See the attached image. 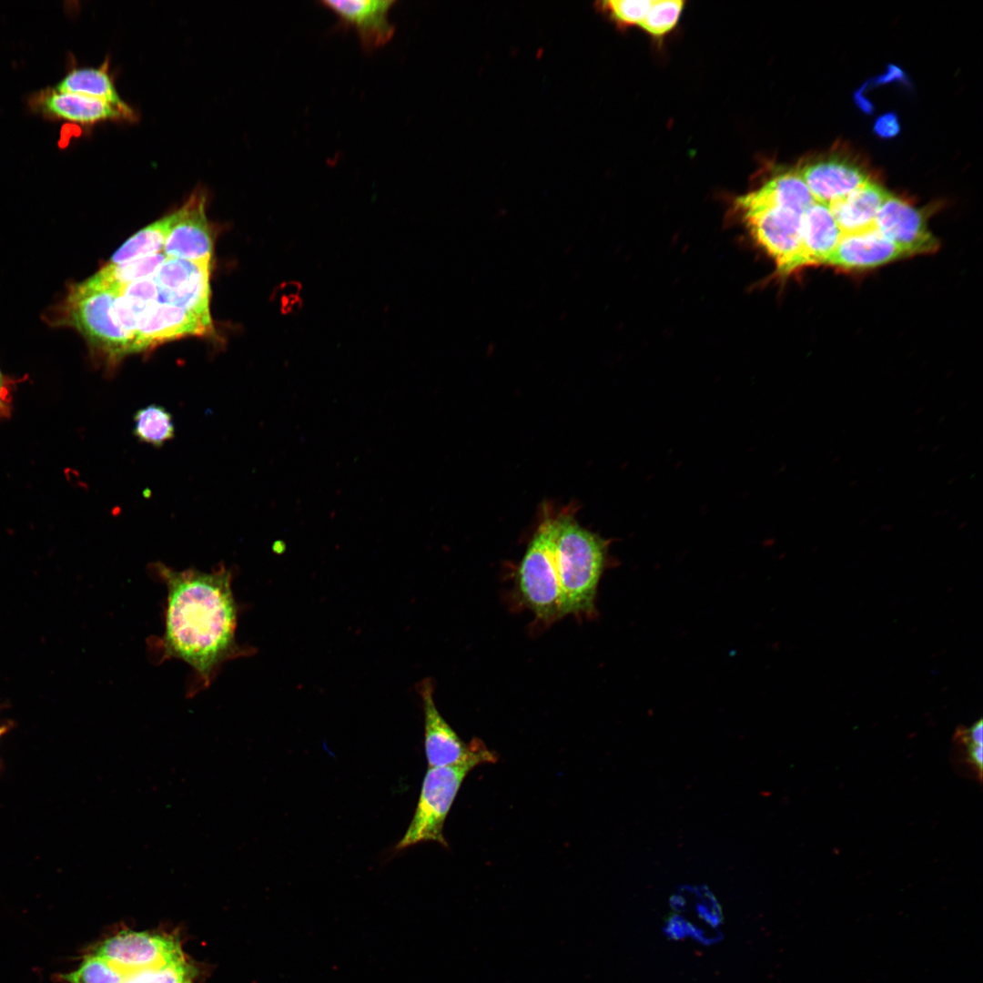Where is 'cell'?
Segmentation results:
<instances>
[{"instance_id":"cell-32","label":"cell","mask_w":983,"mask_h":983,"mask_svg":"<svg viewBox=\"0 0 983 983\" xmlns=\"http://www.w3.org/2000/svg\"><path fill=\"white\" fill-rule=\"evenodd\" d=\"M11 395L7 380L0 371V411L3 416L9 413Z\"/></svg>"},{"instance_id":"cell-11","label":"cell","mask_w":983,"mask_h":983,"mask_svg":"<svg viewBox=\"0 0 983 983\" xmlns=\"http://www.w3.org/2000/svg\"><path fill=\"white\" fill-rule=\"evenodd\" d=\"M212 320L167 304L153 302L140 318L133 336L131 353L185 336H211Z\"/></svg>"},{"instance_id":"cell-23","label":"cell","mask_w":983,"mask_h":983,"mask_svg":"<svg viewBox=\"0 0 983 983\" xmlns=\"http://www.w3.org/2000/svg\"><path fill=\"white\" fill-rule=\"evenodd\" d=\"M167 258L161 252L124 263H107L92 278L98 283L119 292L120 289L135 281L153 277Z\"/></svg>"},{"instance_id":"cell-22","label":"cell","mask_w":983,"mask_h":983,"mask_svg":"<svg viewBox=\"0 0 983 983\" xmlns=\"http://www.w3.org/2000/svg\"><path fill=\"white\" fill-rule=\"evenodd\" d=\"M173 212L143 228L112 255L109 264H119L161 253L173 222Z\"/></svg>"},{"instance_id":"cell-7","label":"cell","mask_w":983,"mask_h":983,"mask_svg":"<svg viewBox=\"0 0 983 983\" xmlns=\"http://www.w3.org/2000/svg\"><path fill=\"white\" fill-rule=\"evenodd\" d=\"M211 260L167 258L154 274L157 301L191 311L211 320Z\"/></svg>"},{"instance_id":"cell-6","label":"cell","mask_w":983,"mask_h":983,"mask_svg":"<svg viewBox=\"0 0 983 983\" xmlns=\"http://www.w3.org/2000/svg\"><path fill=\"white\" fill-rule=\"evenodd\" d=\"M424 717V750L429 767L452 766L467 762L493 764L496 754L478 738L463 742L439 712L434 702V683L425 678L416 684Z\"/></svg>"},{"instance_id":"cell-14","label":"cell","mask_w":983,"mask_h":983,"mask_svg":"<svg viewBox=\"0 0 983 983\" xmlns=\"http://www.w3.org/2000/svg\"><path fill=\"white\" fill-rule=\"evenodd\" d=\"M841 238L842 232L828 206L814 202L803 214L799 249L782 276L807 266L825 264Z\"/></svg>"},{"instance_id":"cell-18","label":"cell","mask_w":983,"mask_h":983,"mask_svg":"<svg viewBox=\"0 0 983 983\" xmlns=\"http://www.w3.org/2000/svg\"><path fill=\"white\" fill-rule=\"evenodd\" d=\"M35 104L48 117L82 125L125 118L118 109L102 100L54 88L39 95Z\"/></svg>"},{"instance_id":"cell-2","label":"cell","mask_w":983,"mask_h":983,"mask_svg":"<svg viewBox=\"0 0 983 983\" xmlns=\"http://www.w3.org/2000/svg\"><path fill=\"white\" fill-rule=\"evenodd\" d=\"M574 509H562L556 542V565L561 591V617L596 614L595 599L605 570L608 542L582 527Z\"/></svg>"},{"instance_id":"cell-4","label":"cell","mask_w":983,"mask_h":983,"mask_svg":"<svg viewBox=\"0 0 983 983\" xmlns=\"http://www.w3.org/2000/svg\"><path fill=\"white\" fill-rule=\"evenodd\" d=\"M562 509L547 506L518 566L521 599L535 616L552 623L561 617V591L556 565V542Z\"/></svg>"},{"instance_id":"cell-12","label":"cell","mask_w":983,"mask_h":983,"mask_svg":"<svg viewBox=\"0 0 983 983\" xmlns=\"http://www.w3.org/2000/svg\"><path fill=\"white\" fill-rule=\"evenodd\" d=\"M875 228L909 256L931 253L938 247L921 213L890 194L877 214Z\"/></svg>"},{"instance_id":"cell-25","label":"cell","mask_w":983,"mask_h":983,"mask_svg":"<svg viewBox=\"0 0 983 983\" xmlns=\"http://www.w3.org/2000/svg\"><path fill=\"white\" fill-rule=\"evenodd\" d=\"M195 975V968L183 957L126 974L124 983H193Z\"/></svg>"},{"instance_id":"cell-24","label":"cell","mask_w":983,"mask_h":983,"mask_svg":"<svg viewBox=\"0 0 983 983\" xmlns=\"http://www.w3.org/2000/svg\"><path fill=\"white\" fill-rule=\"evenodd\" d=\"M133 434L140 441L157 448L175 436L171 413L163 406L150 404L134 414Z\"/></svg>"},{"instance_id":"cell-31","label":"cell","mask_w":983,"mask_h":983,"mask_svg":"<svg viewBox=\"0 0 983 983\" xmlns=\"http://www.w3.org/2000/svg\"><path fill=\"white\" fill-rule=\"evenodd\" d=\"M967 745L968 762L978 771L979 777H981L982 765H983V747L982 745H977L972 743H964Z\"/></svg>"},{"instance_id":"cell-29","label":"cell","mask_w":983,"mask_h":983,"mask_svg":"<svg viewBox=\"0 0 983 983\" xmlns=\"http://www.w3.org/2000/svg\"><path fill=\"white\" fill-rule=\"evenodd\" d=\"M960 737L962 743H972L977 745L983 744V725L982 720L979 719L974 723L969 728L960 730V734L958 735Z\"/></svg>"},{"instance_id":"cell-5","label":"cell","mask_w":983,"mask_h":983,"mask_svg":"<svg viewBox=\"0 0 983 983\" xmlns=\"http://www.w3.org/2000/svg\"><path fill=\"white\" fill-rule=\"evenodd\" d=\"M477 765H480L471 761L452 766L428 768L413 817L395 850H403L427 841L448 846L443 835L446 818L464 778Z\"/></svg>"},{"instance_id":"cell-15","label":"cell","mask_w":983,"mask_h":983,"mask_svg":"<svg viewBox=\"0 0 983 983\" xmlns=\"http://www.w3.org/2000/svg\"><path fill=\"white\" fill-rule=\"evenodd\" d=\"M799 176L816 202L828 206L868 181L867 175L851 161L828 157L806 165Z\"/></svg>"},{"instance_id":"cell-10","label":"cell","mask_w":983,"mask_h":983,"mask_svg":"<svg viewBox=\"0 0 983 983\" xmlns=\"http://www.w3.org/2000/svg\"><path fill=\"white\" fill-rule=\"evenodd\" d=\"M205 207V195L196 191L173 212V222L163 248L167 258L211 260L214 238Z\"/></svg>"},{"instance_id":"cell-8","label":"cell","mask_w":983,"mask_h":983,"mask_svg":"<svg viewBox=\"0 0 983 983\" xmlns=\"http://www.w3.org/2000/svg\"><path fill=\"white\" fill-rule=\"evenodd\" d=\"M92 954L105 958L125 976L184 957L174 937L138 931H121L99 944Z\"/></svg>"},{"instance_id":"cell-16","label":"cell","mask_w":983,"mask_h":983,"mask_svg":"<svg viewBox=\"0 0 983 983\" xmlns=\"http://www.w3.org/2000/svg\"><path fill=\"white\" fill-rule=\"evenodd\" d=\"M907 256L902 248L873 228L843 235L825 264L844 269H864Z\"/></svg>"},{"instance_id":"cell-1","label":"cell","mask_w":983,"mask_h":983,"mask_svg":"<svg viewBox=\"0 0 983 983\" xmlns=\"http://www.w3.org/2000/svg\"><path fill=\"white\" fill-rule=\"evenodd\" d=\"M156 570L167 592L164 655L187 663L208 685L224 662L247 654L236 640L238 606L232 573L225 567L212 573L174 571L160 563Z\"/></svg>"},{"instance_id":"cell-30","label":"cell","mask_w":983,"mask_h":983,"mask_svg":"<svg viewBox=\"0 0 983 983\" xmlns=\"http://www.w3.org/2000/svg\"><path fill=\"white\" fill-rule=\"evenodd\" d=\"M897 123L895 116H883L876 123V131L883 137H890L897 133Z\"/></svg>"},{"instance_id":"cell-13","label":"cell","mask_w":983,"mask_h":983,"mask_svg":"<svg viewBox=\"0 0 983 983\" xmlns=\"http://www.w3.org/2000/svg\"><path fill=\"white\" fill-rule=\"evenodd\" d=\"M320 4L332 11L344 25L355 29L366 51L385 46L394 35L390 12L395 1L324 0Z\"/></svg>"},{"instance_id":"cell-27","label":"cell","mask_w":983,"mask_h":983,"mask_svg":"<svg viewBox=\"0 0 983 983\" xmlns=\"http://www.w3.org/2000/svg\"><path fill=\"white\" fill-rule=\"evenodd\" d=\"M684 6L682 0H656L639 25L651 35L659 37L671 31L676 25Z\"/></svg>"},{"instance_id":"cell-3","label":"cell","mask_w":983,"mask_h":983,"mask_svg":"<svg viewBox=\"0 0 983 983\" xmlns=\"http://www.w3.org/2000/svg\"><path fill=\"white\" fill-rule=\"evenodd\" d=\"M117 294L90 277L72 287L59 319L62 324L76 329L109 364L131 353L132 339L116 315Z\"/></svg>"},{"instance_id":"cell-34","label":"cell","mask_w":983,"mask_h":983,"mask_svg":"<svg viewBox=\"0 0 983 983\" xmlns=\"http://www.w3.org/2000/svg\"><path fill=\"white\" fill-rule=\"evenodd\" d=\"M2 416H3V414H2V412L0 411V417H2Z\"/></svg>"},{"instance_id":"cell-20","label":"cell","mask_w":983,"mask_h":983,"mask_svg":"<svg viewBox=\"0 0 983 983\" xmlns=\"http://www.w3.org/2000/svg\"><path fill=\"white\" fill-rule=\"evenodd\" d=\"M54 89L102 100L118 109L125 117H133V110L120 97L107 72L102 67L74 69L66 75Z\"/></svg>"},{"instance_id":"cell-9","label":"cell","mask_w":983,"mask_h":983,"mask_svg":"<svg viewBox=\"0 0 983 983\" xmlns=\"http://www.w3.org/2000/svg\"><path fill=\"white\" fill-rule=\"evenodd\" d=\"M803 214L785 207L742 212L752 237L774 258L780 276L799 249Z\"/></svg>"},{"instance_id":"cell-33","label":"cell","mask_w":983,"mask_h":983,"mask_svg":"<svg viewBox=\"0 0 983 983\" xmlns=\"http://www.w3.org/2000/svg\"><path fill=\"white\" fill-rule=\"evenodd\" d=\"M5 727L0 726V736H1L2 734L5 733Z\"/></svg>"},{"instance_id":"cell-21","label":"cell","mask_w":983,"mask_h":983,"mask_svg":"<svg viewBox=\"0 0 983 983\" xmlns=\"http://www.w3.org/2000/svg\"><path fill=\"white\" fill-rule=\"evenodd\" d=\"M157 299V289L153 278L135 281L122 289L115 300L117 321L131 337L147 309Z\"/></svg>"},{"instance_id":"cell-26","label":"cell","mask_w":983,"mask_h":983,"mask_svg":"<svg viewBox=\"0 0 983 983\" xmlns=\"http://www.w3.org/2000/svg\"><path fill=\"white\" fill-rule=\"evenodd\" d=\"M68 983H124L125 974L96 955L86 956L74 971L61 976Z\"/></svg>"},{"instance_id":"cell-19","label":"cell","mask_w":983,"mask_h":983,"mask_svg":"<svg viewBox=\"0 0 983 983\" xmlns=\"http://www.w3.org/2000/svg\"><path fill=\"white\" fill-rule=\"evenodd\" d=\"M815 201L806 183L796 173L779 175L760 188L737 198L741 212L766 207H785L804 213Z\"/></svg>"},{"instance_id":"cell-28","label":"cell","mask_w":983,"mask_h":983,"mask_svg":"<svg viewBox=\"0 0 983 983\" xmlns=\"http://www.w3.org/2000/svg\"><path fill=\"white\" fill-rule=\"evenodd\" d=\"M653 0H609L597 7L612 21L622 26L640 25L646 16Z\"/></svg>"},{"instance_id":"cell-17","label":"cell","mask_w":983,"mask_h":983,"mask_svg":"<svg viewBox=\"0 0 983 983\" xmlns=\"http://www.w3.org/2000/svg\"><path fill=\"white\" fill-rule=\"evenodd\" d=\"M888 194L879 184L868 180L846 197L830 203L828 208L842 236L875 228L877 214Z\"/></svg>"}]
</instances>
